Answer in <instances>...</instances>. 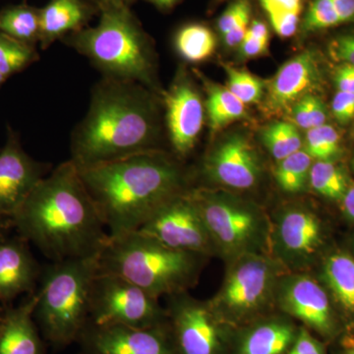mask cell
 Instances as JSON below:
<instances>
[{
    "label": "cell",
    "mask_w": 354,
    "mask_h": 354,
    "mask_svg": "<svg viewBox=\"0 0 354 354\" xmlns=\"http://www.w3.org/2000/svg\"><path fill=\"white\" fill-rule=\"evenodd\" d=\"M167 310L177 354H225L227 328L209 307L186 292L171 295Z\"/></svg>",
    "instance_id": "cell-10"
},
{
    "label": "cell",
    "mask_w": 354,
    "mask_h": 354,
    "mask_svg": "<svg viewBox=\"0 0 354 354\" xmlns=\"http://www.w3.org/2000/svg\"><path fill=\"white\" fill-rule=\"evenodd\" d=\"M193 72L201 81L206 92L205 106L212 135L216 134L235 121L246 118L245 104L237 99L227 87L209 80L196 69Z\"/></svg>",
    "instance_id": "cell-23"
},
{
    "label": "cell",
    "mask_w": 354,
    "mask_h": 354,
    "mask_svg": "<svg viewBox=\"0 0 354 354\" xmlns=\"http://www.w3.org/2000/svg\"><path fill=\"white\" fill-rule=\"evenodd\" d=\"M268 48H269V41L252 38L247 35L239 44L242 57L246 58L257 57L265 55L267 53Z\"/></svg>",
    "instance_id": "cell-42"
},
{
    "label": "cell",
    "mask_w": 354,
    "mask_h": 354,
    "mask_svg": "<svg viewBox=\"0 0 354 354\" xmlns=\"http://www.w3.org/2000/svg\"><path fill=\"white\" fill-rule=\"evenodd\" d=\"M312 158L304 149L279 160L274 177L281 190L288 193L301 192L309 183Z\"/></svg>",
    "instance_id": "cell-29"
},
{
    "label": "cell",
    "mask_w": 354,
    "mask_h": 354,
    "mask_svg": "<svg viewBox=\"0 0 354 354\" xmlns=\"http://www.w3.org/2000/svg\"><path fill=\"white\" fill-rule=\"evenodd\" d=\"M78 169L109 239L136 232L162 205L191 190L178 158L165 150Z\"/></svg>",
    "instance_id": "cell-3"
},
{
    "label": "cell",
    "mask_w": 354,
    "mask_h": 354,
    "mask_svg": "<svg viewBox=\"0 0 354 354\" xmlns=\"http://www.w3.org/2000/svg\"><path fill=\"white\" fill-rule=\"evenodd\" d=\"M36 305L37 293L32 292L24 304L0 317V354H43L34 322Z\"/></svg>",
    "instance_id": "cell-21"
},
{
    "label": "cell",
    "mask_w": 354,
    "mask_h": 354,
    "mask_svg": "<svg viewBox=\"0 0 354 354\" xmlns=\"http://www.w3.org/2000/svg\"><path fill=\"white\" fill-rule=\"evenodd\" d=\"M309 184L321 196L342 200L349 187L348 176L335 160H316L310 169Z\"/></svg>",
    "instance_id": "cell-27"
},
{
    "label": "cell",
    "mask_w": 354,
    "mask_h": 354,
    "mask_svg": "<svg viewBox=\"0 0 354 354\" xmlns=\"http://www.w3.org/2000/svg\"><path fill=\"white\" fill-rule=\"evenodd\" d=\"M227 73V88L244 104H257L265 95V83L250 72L223 65Z\"/></svg>",
    "instance_id": "cell-32"
},
{
    "label": "cell",
    "mask_w": 354,
    "mask_h": 354,
    "mask_svg": "<svg viewBox=\"0 0 354 354\" xmlns=\"http://www.w3.org/2000/svg\"><path fill=\"white\" fill-rule=\"evenodd\" d=\"M206 256L177 250L133 232L109 239L97 257L99 272L127 279L156 298L177 295L196 283Z\"/></svg>",
    "instance_id": "cell-5"
},
{
    "label": "cell",
    "mask_w": 354,
    "mask_h": 354,
    "mask_svg": "<svg viewBox=\"0 0 354 354\" xmlns=\"http://www.w3.org/2000/svg\"><path fill=\"white\" fill-rule=\"evenodd\" d=\"M342 354H354V342L346 344V348H344V353Z\"/></svg>",
    "instance_id": "cell-48"
},
{
    "label": "cell",
    "mask_w": 354,
    "mask_h": 354,
    "mask_svg": "<svg viewBox=\"0 0 354 354\" xmlns=\"http://www.w3.org/2000/svg\"><path fill=\"white\" fill-rule=\"evenodd\" d=\"M321 82V72L314 51L304 50L283 64L265 84L263 111L269 115L288 113L305 95L313 94Z\"/></svg>",
    "instance_id": "cell-18"
},
{
    "label": "cell",
    "mask_w": 354,
    "mask_h": 354,
    "mask_svg": "<svg viewBox=\"0 0 354 354\" xmlns=\"http://www.w3.org/2000/svg\"><path fill=\"white\" fill-rule=\"evenodd\" d=\"M332 111L335 120L348 124L354 118V94L337 91L332 102Z\"/></svg>",
    "instance_id": "cell-39"
},
{
    "label": "cell",
    "mask_w": 354,
    "mask_h": 354,
    "mask_svg": "<svg viewBox=\"0 0 354 354\" xmlns=\"http://www.w3.org/2000/svg\"><path fill=\"white\" fill-rule=\"evenodd\" d=\"M297 333V327L288 319L260 321L241 335L234 354H286Z\"/></svg>",
    "instance_id": "cell-22"
},
{
    "label": "cell",
    "mask_w": 354,
    "mask_h": 354,
    "mask_svg": "<svg viewBox=\"0 0 354 354\" xmlns=\"http://www.w3.org/2000/svg\"><path fill=\"white\" fill-rule=\"evenodd\" d=\"M46 167L26 153L13 134L0 151V228L12 221L27 198L46 176Z\"/></svg>",
    "instance_id": "cell-17"
},
{
    "label": "cell",
    "mask_w": 354,
    "mask_h": 354,
    "mask_svg": "<svg viewBox=\"0 0 354 354\" xmlns=\"http://www.w3.org/2000/svg\"><path fill=\"white\" fill-rule=\"evenodd\" d=\"M276 298L281 308L308 329L325 339L337 333V319L329 297L315 279L307 274H283L277 286Z\"/></svg>",
    "instance_id": "cell-15"
},
{
    "label": "cell",
    "mask_w": 354,
    "mask_h": 354,
    "mask_svg": "<svg viewBox=\"0 0 354 354\" xmlns=\"http://www.w3.org/2000/svg\"><path fill=\"white\" fill-rule=\"evenodd\" d=\"M0 32L35 46L39 39V9L20 4L0 12Z\"/></svg>",
    "instance_id": "cell-26"
},
{
    "label": "cell",
    "mask_w": 354,
    "mask_h": 354,
    "mask_svg": "<svg viewBox=\"0 0 354 354\" xmlns=\"http://www.w3.org/2000/svg\"><path fill=\"white\" fill-rule=\"evenodd\" d=\"M6 80V77H4L3 75H2L1 73H0V85H1L2 83L4 82V81Z\"/></svg>",
    "instance_id": "cell-50"
},
{
    "label": "cell",
    "mask_w": 354,
    "mask_h": 354,
    "mask_svg": "<svg viewBox=\"0 0 354 354\" xmlns=\"http://www.w3.org/2000/svg\"><path fill=\"white\" fill-rule=\"evenodd\" d=\"M0 317H1V315H0Z\"/></svg>",
    "instance_id": "cell-54"
},
{
    "label": "cell",
    "mask_w": 354,
    "mask_h": 354,
    "mask_svg": "<svg viewBox=\"0 0 354 354\" xmlns=\"http://www.w3.org/2000/svg\"><path fill=\"white\" fill-rule=\"evenodd\" d=\"M216 252L230 261L247 253H267L272 223L262 209L223 191L191 189Z\"/></svg>",
    "instance_id": "cell-7"
},
{
    "label": "cell",
    "mask_w": 354,
    "mask_h": 354,
    "mask_svg": "<svg viewBox=\"0 0 354 354\" xmlns=\"http://www.w3.org/2000/svg\"><path fill=\"white\" fill-rule=\"evenodd\" d=\"M136 232L177 250L205 256L216 251L190 190L162 205Z\"/></svg>",
    "instance_id": "cell-11"
},
{
    "label": "cell",
    "mask_w": 354,
    "mask_h": 354,
    "mask_svg": "<svg viewBox=\"0 0 354 354\" xmlns=\"http://www.w3.org/2000/svg\"><path fill=\"white\" fill-rule=\"evenodd\" d=\"M323 243L318 216L301 206L279 212L272 223L271 248L274 259L288 269L301 270L315 257Z\"/></svg>",
    "instance_id": "cell-13"
},
{
    "label": "cell",
    "mask_w": 354,
    "mask_h": 354,
    "mask_svg": "<svg viewBox=\"0 0 354 354\" xmlns=\"http://www.w3.org/2000/svg\"><path fill=\"white\" fill-rule=\"evenodd\" d=\"M24 239H0V301L32 293L41 272Z\"/></svg>",
    "instance_id": "cell-19"
},
{
    "label": "cell",
    "mask_w": 354,
    "mask_h": 354,
    "mask_svg": "<svg viewBox=\"0 0 354 354\" xmlns=\"http://www.w3.org/2000/svg\"><path fill=\"white\" fill-rule=\"evenodd\" d=\"M79 339L85 354H177L169 322L151 328L88 322Z\"/></svg>",
    "instance_id": "cell-14"
},
{
    "label": "cell",
    "mask_w": 354,
    "mask_h": 354,
    "mask_svg": "<svg viewBox=\"0 0 354 354\" xmlns=\"http://www.w3.org/2000/svg\"><path fill=\"white\" fill-rule=\"evenodd\" d=\"M337 91L354 94V65L342 64L335 74Z\"/></svg>",
    "instance_id": "cell-43"
},
{
    "label": "cell",
    "mask_w": 354,
    "mask_h": 354,
    "mask_svg": "<svg viewBox=\"0 0 354 354\" xmlns=\"http://www.w3.org/2000/svg\"><path fill=\"white\" fill-rule=\"evenodd\" d=\"M329 53L335 62L354 65V35H342L333 39Z\"/></svg>",
    "instance_id": "cell-37"
},
{
    "label": "cell",
    "mask_w": 354,
    "mask_h": 354,
    "mask_svg": "<svg viewBox=\"0 0 354 354\" xmlns=\"http://www.w3.org/2000/svg\"><path fill=\"white\" fill-rule=\"evenodd\" d=\"M100 19L64 38L102 77L133 81L162 95L157 57L150 37L124 0H100Z\"/></svg>",
    "instance_id": "cell-4"
},
{
    "label": "cell",
    "mask_w": 354,
    "mask_h": 354,
    "mask_svg": "<svg viewBox=\"0 0 354 354\" xmlns=\"http://www.w3.org/2000/svg\"><path fill=\"white\" fill-rule=\"evenodd\" d=\"M341 25L332 0H313L304 23L306 32H316Z\"/></svg>",
    "instance_id": "cell-34"
},
{
    "label": "cell",
    "mask_w": 354,
    "mask_h": 354,
    "mask_svg": "<svg viewBox=\"0 0 354 354\" xmlns=\"http://www.w3.org/2000/svg\"><path fill=\"white\" fill-rule=\"evenodd\" d=\"M218 2H220V1H223V0H218Z\"/></svg>",
    "instance_id": "cell-52"
},
{
    "label": "cell",
    "mask_w": 354,
    "mask_h": 354,
    "mask_svg": "<svg viewBox=\"0 0 354 354\" xmlns=\"http://www.w3.org/2000/svg\"><path fill=\"white\" fill-rule=\"evenodd\" d=\"M97 257L58 261L41 272L34 317L53 346H68L78 339L90 321Z\"/></svg>",
    "instance_id": "cell-6"
},
{
    "label": "cell",
    "mask_w": 354,
    "mask_h": 354,
    "mask_svg": "<svg viewBox=\"0 0 354 354\" xmlns=\"http://www.w3.org/2000/svg\"><path fill=\"white\" fill-rule=\"evenodd\" d=\"M341 24L354 20V0H332Z\"/></svg>",
    "instance_id": "cell-44"
},
{
    "label": "cell",
    "mask_w": 354,
    "mask_h": 354,
    "mask_svg": "<svg viewBox=\"0 0 354 354\" xmlns=\"http://www.w3.org/2000/svg\"><path fill=\"white\" fill-rule=\"evenodd\" d=\"M250 14L251 12L245 14L230 31L223 35V43H225V46L230 48L239 46L242 39L245 37L247 30H248L249 22H250Z\"/></svg>",
    "instance_id": "cell-41"
},
{
    "label": "cell",
    "mask_w": 354,
    "mask_h": 354,
    "mask_svg": "<svg viewBox=\"0 0 354 354\" xmlns=\"http://www.w3.org/2000/svg\"><path fill=\"white\" fill-rule=\"evenodd\" d=\"M174 46L178 55L190 64H199L213 55L216 48L215 34L207 26L192 23L177 32Z\"/></svg>",
    "instance_id": "cell-25"
},
{
    "label": "cell",
    "mask_w": 354,
    "mask_h": 354,
    "mask_svg": "<svg viewBox=\"0 0 354 354\" xmlns=\"http://www.w3.org/2000/svg\"><path fill=\"white\" fill-rule=\"evenodd\" d=\"M323 278L337 304L354 313V259L346 253L332 254L323 266Z\"/></svg>",
    "instance_id": "cell-24"
},
{
    "label": "cell",
    "mask_w": 354,
    "mask_h": 354,
    "mask_svg": "<svg viewBox=\"0 0 354 354\" xmlns=\"http://www.w3.org/2000/svg\"><path fill=\"white\" fill-rule=\"evenodd\" d=\"M293 124L304 130L322 127L327 121V109L320 97L314 94L305 95L291 108L290 113Z\"/></svg>",
    "instance_id": "cell-33"
},
{
    "label": "cell",
    "mask_w": 354,
    "mask_h": 354,
    "mask_svg": "<svg viewBox=\"0 0 354 354\" xmlns=\"http://www.w3.org/2000/svg\"><path fill=\"white\" fill-rule=\"evenodd\" d=\"M302 149L312 160H335L341 153V137L332 125L312 128L307 130Z\"/></svg>",
    "instance_id": "cell-31"
},
{
    "label": "cell",
    "mask_w": 354,
    "mask_h": 354,
    "mask_svg": "<svg viewBox=\"0 0 354 354\" xmlns=\"http://www.w3.org/2000/svg\"><path fill=\"white\" fill-rule=\"evenodd\" d=\"M261 137L267 150L278 162L304 148L299 130L291 121L270 123L263 129Z\"/></svg>",
    "instance_id": "cell-28"
},
{
    "label": "cell",
    "mask_w": 354,
    "mask_h": 354,
    "mask_svg": "<svg viewBox=\"0 0 354 354\" xmlns=\"http://www.w3.org/2000/svg\"><path fill=\"white\" fill-rule=\"evenodd\" d=\"M351 165H353V169L354 171V156H353V162H351Z\"/></svg>",
    "instance_id": "cell-51"
},
{
    "label": "cell",
    "mask_w": 354,
    "mask_h": 354,
    "mask_svg": "<svg viewBox=\"0 0 354 354\" xmlns=\"http://www.w3.org/2000/svg\"><path fill=\"white\" fill-rule=\"evenodd\" d=\"M286 354H326L325 346L307 328H300L292 346Z\"/></svg>",
    "instance_id": "cell-36"
},
{
    "label": "cell",
    "mask_w": 354,
    "mask_h": 354,
    "mask_svg": "<svg viewBox=\"0 0 354 354\" xmlns=\"http://www.w3.org/2000/svg\"><path fill=\"white\" fill-rule=\"evenodd\" d=\"M246 35L252 38L262 39V41H270L269 28L263 21H253L252 24L249 25Z\"/></svg>",
    "instance_id": "cell-45"
},
{
    "label": "cell",
    "mask_w": 354,
    "mask_h": 354,
    "mask_svg": "<svg viewBox=\"0 0 354 354\" xmlns=\"http://www.w3.org/2000/svg\"><path fill=\"white\" fill-rule=\"evenodd\" d=\"M164 120L174 155L187 157L196 146L206 118L201 93L184 67L162 94Z\"/></svg>",
    "instance_id": "cell-12"
},
{
    "label": "cell",
    "mask_w": 354,
    "mask_h": 354,
    "mask_svg": "<svg viewBox=\"0 0 354 354\" xmlns=\"http://www.w3.org/2000/svg\"><path fill=\"white\" fill-rule=\"evenodd\" d=\"M202 174L207 180L218 185L236 190L250 189L261 176L255 147L243 133L228 135L206 156Z\"/></svg>",
    "instance_id": "cell-16"
},
{
    "label": "cell",
    "mask_w": 354,
    "mask_h": 354,
    "mask_svg": "<svg viewBox=\"0 0 354 354\" xmlns=\"http://www.w3.org/2000/svg\"><path fill=\"white\" fill-rule=\"evenodd\" d=\"M274 31L281 38H290L297 31L300 12L274 13L268 15Z\"/></svg>",
    "instance_id": "cell-38"
},
{
    "label": "cell",
    "mask_w": 354,
    "mask_h": 354,
    "mask_svg": "<svg viewBox=\"0 0 354 354\" xmlns=\"http://www.w3.org/2000/svg\"><path fill=\"white\" fill-rule=\"evenodd\" d=\"M260 3L267 15L302 11V0H260Z\"/></svg>",
    "instance_id": "cell-40"
},
{
    "label": "cell",
    "mask_w": 354,
    "mask_h": 354,
    "mask_svg": "<svg viewBox=\"0 0 354 354\" xmlns=\"http://www.w3.org/2000/svg\"><path fill=\"white\" fill-rule=\"evenodd\" d=\"M38 58L35 46L0 32V73L6 79L36 62Z\"/></svg>",
    "instance_id": "cell-30"
},
{
    "label": "cell",
    "mask_w": 354,
    "mask_h": 354,
    "mask_svg": "<svg viewBox=\"0 0 354 354\" xmlns=\"http://www.w3.org/2000/svg\"><path fill=\"white\" fill-rule=\"evenodd\" d=\"M162 95L133 81L102 77L70 138V160L87 169L162 150Z\"/></svg>",
    "instance_id": "cell-1"
},
{
    "label": "cell",
    "mask_w": 354,
    "mask_h": 354,
    "mask_svg": "<svg viewBox=\"0 0 354 354\" xmlns=\"http://www.w3.org/2000/svg\"><path fill=\"white\" fill-rule=\"evenodd\" d=\"M341 201L342 213L349 221H354V184L349 185Z\"/></svg>",
    "instance_id": "cell-46"
},
{
    "label": "cell",
    "mask_w": 354,
    "mask_h": 354,
    "mask_svg": "<svg viewBox=\"0 0 354 354\" xmlns=\"http://www.w3.org/2000/svg\"><path fill=\"white\" fill-rule=\"evenodd\" d=\"M95 326L151 328L169 322L158 298L127 279L97 272L93 283L90 321Z\"/></svg>",
    "instance_id": "cell-9"
},
{
    "label": "cell",
    "mask_w": 354,
    "mask_h": 354,
    "mask_svg": "<svg viewBox=\"0 0 354 354\" xmlns=\"http://www.w3.org/2000/svg\"><path fill=\"white\" fill-rule=\"evenodd\" d=\"M151 3L155 4L156 6L160 9H171L176 6L179 0H148Z\"/></svg>",
    "instance_id": "cell-47"
},
{
    "label": "cell",
    "mask_w": 354,
    "mask_h": 354,
    "mask_svg": "<svg viewBox=\"0 0 354 354\" xmlns=\"http://www.w3.org/2000/svg\"><path fill=\"white\" fill-rule=\"evenodd\" d=\"M250 12L251 7L248 0H235L218 18L216 23L218 31L223 36L230 31L245 14Z\"/></svg>",
    "instance_id": "cell-35"
},
{
    "label": "cell",
    "mask_w": 354,
    "mask_h": 354,
    "mask_svg": "<svg viewBox=\"0 0 354 354\" xmlns=\"http://www.w3.org/2000/svg\"><path fill=\"white\" fill-rule=\"evenodd\" d=\"M283 269L267 253L243 254L230 261L223 286L209 301V307L227 325L250 321L276 297Z\"/></svg>",
    "instance_id": "cell-8"
},
{
    "label": "cell",
    "mask_w": 354,
    "mask_h": 354,
    "mask_svg": "<svg viewBox=\"0 0 354 354\" xmlns=\"http://www.w3.org/2000/svg\"><path fill=\"white\" fill-rule=\"evenodd\" d=\"M11 223L53 262L97 256L109 241L78 167L70 160L39 181Z\"/></svg>",
    "instance_id": "cell-2"
},
{
    "label": "cell",
    "mask_w": 354,
    "mask_h": 354,
    "mask_svg": "<svg viewBox=\"0 0 354 354\" xmlns=\"http://www.w3.org/2000/svg\"><path fill=\"white\" fill-rule=\"evenodd\" d=\"M353 137H354V128H353Z\"/></svg>",
    "instance_id": "cell-53"
},
{
    "label": "cell",
    "mask_w": 354,
    "mask_h": 354,
    "mask_svg": "<svg viewBox=\"0 0 354 354\" xmlns=\"http://www.w3.org/2000/svg\"><path fill=\"white\" fill-rule=\"evenodd\" d=\"M85 1L90 2V3L95 4V6H97V4H99L100 0H85Z\"/></svg>",
    "instance_id": "cell-49"
},
{
    "label": "cell",
    "mask_w": 354,
    "mask_h": 354,
    "mask_svg": "<svg viewBox=\"0 0 354 354\" xmlns=\"http://www.w3.org/2000/svg\"><path fill=\"white\" fill-rule=\"evenodd\" d=\"M95 9L99 7L85 0H50L39 9L41 48L46 50L57 39L86 28Z\"/></svg>",
    "instance_id": "cell-20"
}]
</instances>
